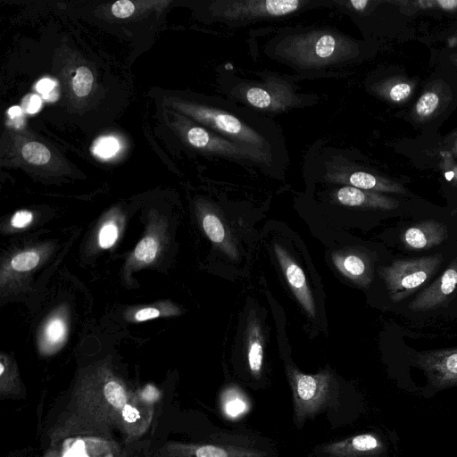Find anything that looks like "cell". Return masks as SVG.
Returning <instances> with one entry per match:
<instances>
[{
	"instance_id": "1",
	"label": "cell",
	"mask_w": 457,
	"mask_h": 457,
	"mask_svg": "<svg viewBox=\"0 0 457 457\" xmlns=\"http://www.w3.org/2000/svg\"><path fill=\"white\" fill-rule=\"evenodd\" d=\"M357 50V45L346 37L332 31L312 30L287 38L281 51L295 64L317 68L353 57Z\"/></svg>"
},
{
	"instance_id": "2",
	"label": "cell",
	"mask_w": 457,
	"mask_h": 457,
	"mask_svg": "<svg viewBox=\"0 0 457 457\" xmlns=\"http://www.w3.org/2000/svg\"><path fill=\"white\" fill-rule=\"evenodd\" d=\"M442 255L398 260L384 267L380 273L390 298L397 303L420 287L438 269Z\"/></svg>"
},
{
	"instance_id": "3",
	"label": "cell",
	"mask_w": 457,
	"mask_h": 457,
	"mask_svg": "<svg viewBox=\"0 0 457 457\" xmlns=\"http://www.w3.org/2000/svg\"><path fill=\"white\" fill-rule=\"evenodd\" d=\"M309 4L302 0H223L216 3V15L231 23L254 21L287 16Z\"/></svg>"
},
{
	"instance_id": "4",
	"label": "cell",
	"mask_w": 457,
	"mask_h": 457,
	"mask_svg": "<svg viewBox=\"0 0 457 457\" xmlns=\"http://www.w3.org/2000/svg\"><path fill=\"white\" fill-rule=\"evenodd\" d=\"M234 95L247 105L266 112L284 111L297 104L290 87L277 81L239 86Z\"/></svg>"
},
{
	"instance_id": "5",
	"label": "cell",
	"mask_w": 457,
	"mask_h": 457,
	"mask_svg": "<svg viewBox=\"0 0 457 457\" xmlns=\"http://www.w3.org/2000/svg\"><path fill=\"white\" fill-rule=\"evenodd\" d=\"M415 364L436 390L457 386V347L418 353Z\"/></svg>"
},
{
	"instance_id": "6",
	"label": "cell",
	"mask_w": 457,
	"mask_h": 457,
	"mask_svg": "<svg viewBox=\"0 0 457 457\" xmlns=\"http://www.w3.org/2000/svg\"><path fill=\"white\" fill-rule=\"evenodd\" d=\"M293 381L298 415L313 412L328 397L329 377L326 373L311 376L295 372Z\"/></svg>"
},
{
	"instance_id": "7",
	"label": "cell",
	"mask_w": 457,
	"mask_h": 457,
	"mask_svg": "<svg viewBox=\"0 0 457 457\" xmlns=\"http://www.w3.org/2000/svg\"><path fill=\"white\" fill-rule=\"evenodd\" d=\"M457 288V258L443 274L427 289L422 291L411 303L415 312L429 311L441 306Z\"/></svg>"
},
{
	"instance_id": "8",
	"label": "cell",
	"mask_w": 457,
	"mask_h": 457,
	"mask_svg": "<svg viewBox=\"0 0 457 457\" xmlns=\"http://www.w3.org/2000/svg\"><path fill=\"white\" fill-rule=\"evenodd\" d=\"M330 180L356 188L378 193L406 194V188L400 183L373 172L352 170L335 171L328 174Z\"/></svg>"
},
{
	"instance_id": "9",
	"label": "cell",
	"mask_w": 457,
	"mask_h": 457,
	"mask_svg": "<svg viewBox=\"0 0 457 457\" xmlns=\"http://www.w3.org/2000/svg\"><path fill=\"white\" fill-rule=\"evenodd\" d=\"M451 91L441 80L432 81L412 106L411 115L414 121H428L447 107Z\"/></svg>"
},
{
	"instance_id": "10",
	"label": "cell",
	"mask_w": 457,
	"mask_h": 457,
	"mask_svg": "<svg viewBox=\"0 0 457 457\" xmlns=\"http://www.w3.org/2000/svg\"><path fill=\"white\" fill-rule=\"evenodd\" d=\"M446 237L447 229L445 224L427 220L406 228L402 240L409 249L425 250L440 245Z\"/></svg>"
},
{
	"instance_id": "11",
	"label": "cell",
	"mask_w": 457,
	"mask_h": 457,
	"mask_svg": "<svg viewBox=\"0 0 457 457\" xmlns=\"http://www.w3.org/2000/svg\"><path fill=\"white\" fill-rule=\"evenodd\" d=\"M335 198L341 204L351 207L394 210L400 204L397 199L382 193L363 190L351 186L338 188L335 193Z\"/></svg>"
},
{
	"instance_id": "12",
	"label": "cell",
	"mask_w": 457,
	"mask_h": 457,
	"mask_svg": "<svg viewBox=\"0 0 457 457\" xmlns=\"http://www.w3.org/2000/svg\"><path fill=\"white\" fill-rule=\"evenodd\" d=\"M274 248L291 289L307 312L314 316V303L303 270L280 245L275 244Z\"/></svg>"
},
{
	"instance_id": "13",
	"label": "cell",
	"mask_w": 457,
	"mask_h": 457,
	"mask_svg": "<svg viewBox=\"0 0 457 457\" xmlns=\"http://www.w3.org/2000/svg\"><path fill=\"white\" fill-rule=\"evenodd\" d=\"M414 87L413 80L396 76L380 81L376 86V91L380 96L391 103L402 104L411 98Z\"/></svg>"
},
{
	"instance_id": "14",
	"label": "cell",
	"mask_w": 457,
	"mask_h": 457,
	"mask_svg": "<svg viewBox=\"0 0 457 457\" xmlns=\"http://www.w3.org/2000/svg\"><path fill=\"white\" fill-rule=\"evenodd\" d=\"M334 262L337 268L352 279L369 283L370 267L366 260L358 254L334 256Z\"/></svg>"
},
{
	"instance_id": "15",
	"label": "cell",
	"mask_w": 457,
	"mask_h": 457,
	"mask_svg": "<svg viewBox=\"0 0 457 457\" xmlns=\"http://www.w3.org/2000/svg\"><path fill=\"white\" fill-rule=\"evenodd\" d=\"M408 13L420 11H438L445 13H457V0H418L395 2Z\"/></svg>"
},
{
	"instance_id": "16",
	"label": "cell",
	"mask_w": 457,
	"mask_h": 457,
	"mask_svg": "<svg viewBox=\"0 0 457 457\" xmlns=\"http://www.w3.org/2000/svg\"><path fill=\"white\" fill-rule=\"evenodd\" d=\"M248 364L253 374H258L262 369L263 351L259 328L256 324L251 326L247 350Z\"/></svg>"
},
{
	"instance_id": "17",
	"label": "cell",
	"mask_w": 457,
	"mask_h": 457,
	"mask_svg": "<svg viewBox=\"0 0 457 457\" xmlns=\"http://www.w3.org/2000/svg\"><path fill=\"white\" fill-rule=\"evenodd\" d=\"M22 157L29 163L46 164L51 158L50 151L38 142H29L21 149Z\"/></svg>"
},
{
	"instance_id": "18",
	"label": "cell",
	"mask_w": 457,
	"mask_h": 457,
	"mask_svg": "<svg viewBox=\"0 0 457 457\" xmlns=\"http://www.w3.org/2000/svg\"><path fill=\"white\" fill-rule=\"evenodd\" d=\"M92 72L85 66L77 69L72 79V87L78 96H86L92 88L93 84Z\"/></svg>"
},
{
	"instance_id": "19",
	"label": "cell",
	"mask_w": 457,
	"mask_h": 457,
	"mask_svg": "<svg viewBox=\"0 0 457 457\" xmlns=\"http://www.w3.org/2000/svg\"><path fill=\"white\" fill-rule=\"evenodd\" d=\"M203 227L208 237L214 243L225 238V229L220 220L213 213H207L203 219Z\"/></svg>"
},
{
	"instance_id": "20",
	"label": "cell",
	"mask_w": 457,
	"mask_h": 457,
	"mask_svg": "<svg viewBox=\"0 0 457 457\" xmlns=\"http://www.w3.org/2000/svg\"><path fill=\"white\" fill-rule=\"evenodd\" d=\"M106 400L115 408L121 409L126 405L127 396L123 387L115 381L107 383L104 388Z\"/></svg>"
},
{
	"instance_id": "21",
	"label": "cell",
	"mask_w": 457,
	"mask_h": 457,
	"mask_svg": "<svg viewBox=\"0 0 457 457\" xmlns=\"http://www.w3.org/2000/svg\"><path fill=\"white\" fill-rule=\"evenodd\" d=\"M158 250V245L153 237H145L142 239L135 249L136 258L146 263L154 261Z\"/></svg>"
},
{
	"instance_id": "22",
	"label": "cell",
	"mask_w": 457,
	"mask_h": 457,
	"mask_svg": "<svg viewBox=\"0 0 457 457\" xmlns=\"http://www.w3.org/2000/svg\"><path fill=\"white\" fill-rule=\"evenodd\" d=\"M246 410V403L245 400L240 397L237 392L230 390L226 393L224 398V411L229 417H237Z\"/></svg>"
},
{
	"instance_id": "23",
	"label": "cell",
	"mask_w": 457,
	"mask_h": 457,
	"mask_svg": "<svg viewBox=\"0 0 457 457\" xmlns=\"http://www.w3.org/2000/svg\"><path fill=\"white\" fill-rule=\"evenodd\" d=\"M349 445L352 451L365 453L377 449L379 446V441L370 434H362L353 437Z\"/></svg>"
},
{
	"instance_id": "24",
	"label": "cell",
	"mask_w": 457,
	"mask_h": 457,
	"mask_svg": "<svg viewBox=\"0 0 457 457\" xmlns=\"http://www.w3.org/2000/svg\"><path fill=\"white\" fill-rule=\"evenodd\" d=\"M39 256L35 252H25L17 254L12 260V267L18 271H27L38 263Z\"/></svg>"
},
{
	"instance_id": "25",
	"label": "cell",
	"mask_w": 457,
	"mask_h": 457,
	"mask_svg": "<svg viewBox=\"0 0 457 457\" xmlns=\"http://www.w3.org/2000/svg\"><path fill=\"white\" fill-rule=\"evenodd\" d=\"M64 335L65 324L61 319L52 320L45 330L46 339L50 345H54L62 341Z\"/></svg>"
},
{
	"instance_id": "26",
	"label": "cell",
	"mask_w": 457,
	"mask_h": 457,
	"mask_svg": "<svg viewBox=\"0 0 457 457\" xmlns=\"http://www.w3.org/2000/svg\"><path fill=\"white\" fill-rule=\"evenodd\" d=\"M118 149V141L112 137H105L96 142L94 152L103 158H109L114 155Z\"/></svg>"
},
{
	"instance_id": "27",
	"label": "cell",
	"mask_w": 457,
	"mask_h": 457,
	"mask_svg": "<svg viewBox=\"0 0 457 457\" xmlns=\"http://www.w3.org/2000/svg\"><path fill=\"white\" fill-rule=\"evenodd\" d=\"M118 229L113 222L103 226L99 233V244L103 248H109L116 241Z\"/></svg>"
},
{
	"instance_id": "28",
	"label": "cell",
	"mask_w": 457,
	"mask_h": 457,
	"mask_svg": "<svg viewBox=\"0 0 457 457\" xmlns=\"http://www.w3.org/2000/svg\"><path fill=\"white\" fill-rule=\"evenodd\" d=\"M135 11V5L131 1L120 0L112 6V14L118 18L129 17Z\"/></svg>"
},
{
	"instance_id": "29",
	"label": "cell",
	"mask_w": 457,
	"mask_h": 457,
	"mask_svg": "<svg viewBox=\"0 0 457 457\" xmlns=\"http://www.w3.org/2000/svg\"><path fill=\"white\" fill-rule=\"evenodd\" d=\"M440 154L443 156L457 158V130L446 137Z\"/></svg>"
},
{
	"instance_id": "30",
	"label": "cell",
	"mask_w": 457,
	"mask_h": 457,
	"mask_svg": "<svg viewBox=\"0 0 457 457\" xmlns=\"http://www.w3.org/2000/svg\"><path fill=\"white\" fill-rule=\"evenodd\" d=\"M32 220V214L27 211H20L12 218L11 223L15 228H23L29 224Z\"/></svg>"
},
{
	"instance_id": "31",
	"label": "cell",
	"mask_w": 457,
	"mask_h": 457,
	"mask_svg": "<svg viewBox=\"0 0 457 457\" xmlns=\"http://www.w3.org/2000/svg\"><path fill=\"white\" fill-rule=\"evenodd\" d=\"M41 105V99L37 95H30L26 96L23 101V107L29 113L37 112Z\"/></svg>"
},
{
	"instance_id": "32",
	"label": "cell",
	"mask_w": 457,
	"mask_h": 457,
	"mask_svg": "<svg viewBox=\"0 0 457 457\" xmlns=\"http://www.w3.org/2000/svg\"><path fill=\"white\" fill-rule=\"evenodd\" d=\"M160 315V312L155 308H144L139 310L136 315L135 320L137 321H144L146 320L156 318Z\"/></svg>"
},
{
	"instance_id": "33",
	"label": "cell",
	"mask_w": 457,
	"mask_h": 457,
	"mask_svg": "<svg viewBox=\"0 0 457 457\" xmlns=\"http://www.w3.org/2000/svg\"><path fill=\"white\" fill-rule=\"evenodd\" d=\"M372 4H375V2L369 0H351L345 3L348 8H351L357 12H363Z\"/></svg>"
},
{
	"instance_id": "34",
	"label": "cell",
	"mask_w": 457,
	"mask_h": 457,
	"mask_svg": "<svg viewBox=\"0 0 457 457\" xmlns=\"http://www.w3.org/2000/svg\"><path fill=\"white\" fill-rule=\"evenodd\" d=\"M159 396V390L152 385L146 386L142 392V397L147 403H153L157 401Z\"/></svg>"
},
{
	"instance_id": "35",
	"label": "cell",
	"mask_w": 457,
	"mask_h": 457,
	"mask_svg": "<svg viewBox=\"0 0 457 457\" xmlns=\"http://www.w3.org/2000/svg\"><path fill=\"white\" fill-rule=\"evenodd\" d=\"M55 83L50 79H43L37 84V90L43 95V96L48 95L54 91Z\"/></svg>"
},
{
	"instance_id": "36",
	"label": "cell",
	"mask_w": 457,
	"mask_h": 457,
	"mask_svg": "<svg viewBox=\"0 0 457 457\" xmlns=\"http://www.w3.org/2000/svg\"><path fill=\"white\" fill-rule=\"evenodd\" d=\"M122 417L128 422H135L140 417L138 411L131 405L126 404L122 408Z\"/></svg>"
},
{
	"instance_id": "37",
	"label": "cell",
	"mask_w": 457,
	"mask_h": 457,
	"mask_svg": "<svg viewBox=\"0 0 457 457\" xmlns=\"http://www.w3.org/2000/svg\"><path fill=\"white\" fill-rule=\"evenodd\" d=\"M22 111L21 109L19 107V106H12L9 110H8V114L9 116L13 119V118H16L18 116H20L21 114Z\"/></svg>"
},
{
	"instance_id": "38",
	"label": "cell",
	"mask_w": 457,
	"mask_h": 457,
	"mask_svg": "<svg viewBox=\"0 0 457 457\" xmlns=\"http://www.w3.org/2000/svg\"><path fill=\"white\" fill-rule=\"evenodd\" d=\"M450 47L457 46V33L448 38Z\"/></svg>"
},
{
	"instance_id": "39",
	"label": "cell",
	"mask_w": 457,
	"mask_h": 457,
	"mask_svg": "<svg viewBox=\"0 0 457 457\" xmlns=\"http://www.w3.org/2000/svg\"><path fill=\"white\" fill-rule=\"evenodd\" d=\"M448 59L451 61L452 63L457 66V53L451 54L448 56Z\"/></svg>"
},
{
	"instance_id": "40",
	"label": "cell",
	"mask_w": 457,
	"mask_h": 457,
	"mask_svg": "<svg viewBox=\"0 0 457 457\" xmlns=\"http://www.w3.org/2000/svg\"><path fill=\"white\" fill-rule=\"evenodd\" d=\"M4 373V365L1 363L0 364V375H3Z\"/></svg>"
}]
</instances>
